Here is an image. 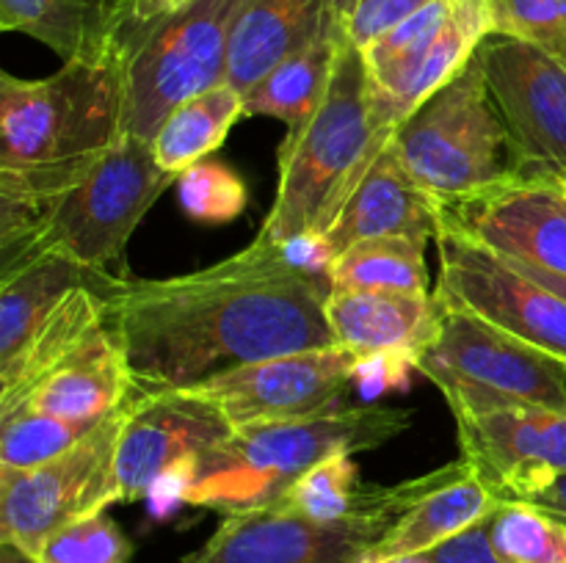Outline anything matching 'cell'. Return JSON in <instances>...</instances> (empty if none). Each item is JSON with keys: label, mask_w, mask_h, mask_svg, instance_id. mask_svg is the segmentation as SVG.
<instances>
[{"label": "cell", "mask_w": 566, "mask_h": 563, "mask_svg": "<svg viewBox=\"0 0 566 563\" xmlns=\"http://www.w3.org/2000/svg\"><path fill=\"white\" fill-rule=\"evenodd\" d=\"M492 33L531 42L566 66V0H490Z\"/></svg>", "instance_id": "obj_35"}, {"label": "cell", "mask_w": 566, "mask_h": 563, "mask_svg": "<svg viewBox=\"0 0 566 563\" xmlns=\"http://www.w3.org/2000/svg\"><path fill=\"white\" fill-rule=\"evenodd\" d=\"M558 180H562V185H564V191H566V171H564V174H558Z\"/></svg>", "instance_id": "obj_44"}, {"label": "cell", "mask_w": 566, "mask_h": 563, "mask_svg": "<svg viewBox=\"0 0 566 563\" xmlns=\"http://www.w3.org/2000/svg\"><path fill=\"white\" fill-rule=\"evenodd\" d=\"M343 42L346 28L335 14H329L313 42L287 55L243 94L247 116H274L291 130L302 127L329 92Z\"/></svg>", "instance_id": "obj_24"}, {"label": "cell", "mask_w": 566, "mask_h": 563, "mask_svg": "<svg viewBox=\"0 0 566 563\" xmlns=\"http://www.w3.org/2000/svg\"><path fill=\"white\" fill-rule=\"evenodd\" d=\"M490 535L503 563H566V524L534 502H497Z\"/></svg>", "instance_id": "obj_30"}, {"label": "cell", "mask_w": 566, "mask_h": 563, "mask_svg": "<svg viewBox=\"0 0 566 563\" xmlns=\"http://www.w3.org/2000/svg\"><path fill=\"white\" fill-rule=\"evenodd\" d=\"M374 160L368 70L346 36L324 103L302 127L287 130L274 208L258 237L285 246L302 235H326Z\"/></svg>", "instance_id": "obj_4"}, {"label": "cell", "mask_w": 566, "mask_h": 563, "mask_svg": "<svg viewBox=\"0 0 566 563\" xmlns=\"http://www.w3.org/2000/svg\"><path fill=\"white\" fill-rule=\"evenodd\" d=\"M423 237H368L332 259L326 279L335 290L434 293L429 287Z\"/></svg>", "instance_id": "obj_27"}, {"label": "cell", "mask_w": 566, "mask_h": 563, "mask_svg": "<svg viewBox=\"0 0 566 563\" xmlns=\"http://www.w3.org/2000/svg\"><path fill=\"white\" fill-rule=\"evenodd\" d=\"M497 497L475 478L473 469L459 458L448 464L440 484L431 486L415 506H409L381 535L370 557L418 555L440 546L442 541L464 533L497 508Z\"/></svg>", "instance_id": "obj_23"}, {"label": "cell", "mask_w": 566, "mask_h": 563, "mask_svg": "<svg viewBox=\"0 0 566 563\" xmlns=\"http://www.w3.org/2000/svg\"><path fill=\"white\" fill-rule=\"evenodd\" d=\"M329 282L276 243L169 279H130L111 298L136 395L186 390L216 373L282 353L337 346L326 320Z\"/></svg>", "instance_id": "obj_1"}, {"label": "cell", "mask_w": 566, "mask_h": 563, "mask_svg": "<svg viewBox=\"0 0 566 563\" xmlns=\"http://www.w3.org/2000/svg\"><path fill=\"white\" fill-rule=\"evenodd\" d=\"M193 0H103V53L125 64L130 50Z\"/></svg>", "instance_id": "obj_36"}, {"label": "cell", "mask_w": 566, "mask_h": 563, "mask_svg": "<svg viewBox=\"0 0 566 563\" xmlns=\"http://www.w3.org/2000/svg\"><path fill=\"white\" fill-rule=\"evenodd\" d=\"M359 357L343 346L282 353L216 373L191 390L208 397L232 428L337 412Z\"/></svg>", "instance_id": "obj_13"}, {"label": "cell", "mask_w": 566, "mask_h": 563, "mask_svg": "<svg viewBox=\"0 0 566 563\" xmlns=\"http://www.w3.org/2000/svg\"><path fill=\"white\" fill-rule=\"evenodd\" d=\"M492 36L490 0H453V14L420 59L381 75H368V116L374 127V155L392 141L398 127L446 86Z\"/></svg>", "instance_id": "obj_17"}, {"label": "cell", "mask_w": 566, "mask_h": 563, "mask_svg": "<svg viewBox=\"0 0 566 563\" xmlns=\"http://www.w3.org/2000/svg\"><path fill=\"white\" fill-rule=\"evenodd\" d=\"M0 28L48 44L61 61L103 53V0H0Z\"/></svg>", "instance_id": "obj_28"}, {"label": "cell", "mask_w": 566, "mask_h": 563, "mask_svg": "<svg viewBox=\"0 0 566 563\" xmlns=\"http://www.w3.org/2000/svg\"><path fill=\"white\" fill-rule=\"evenodd\" d=\"M429 3L434 0H357L343 20V28L354 47L363 50Z\"/></svg>", "instance_id": "obj_37"}, {"label": "cell", "mask_w": 566, "mask_h": 563, "mask_svg": "<svg viewBox=\"0 0 566 563\" xmlns=\"http://www.w3.org/2000/svg\"><path fill=\"white\" fill-rule=\"evenodd\" d=\"M412 428L407 408L354 406L318 417L235 428L191 469L182 502L224 517L269 508L310 467L335 453H365Z\"/></svg>", "instance_id": "obj_3"}, {"label": "cell", "mask_w": 566, "mask_h": 563, "mask_svg": "<svg viewBox=\"0 0 566 563\" xmlns=\"http://www.w3.org/2000/svg\"><path fill=\"white\" fill-rule=\"evenodd\" d=\"M392 147L434 202L473 193L520 169L479 55L398 127Z\"/></svg>", "instance_id": "obj_7"}, {"label": "cell", "mask_w": 566, "mask_h": 563, "mask_svg": "<svg viewBox=\"0 0 566 563\" xmlns=\"http://www.w3.org/2000/svg\"><path fill=\"white\" fill-rule=\"evenodd\" d=\"M249 0H193L158 22L125 59V132L153 141L166 116L227 77L232 31Z\"/></svg>", "instance_id": "obj_9"}, {"label": "cell", "mask_w": 566, "mask_h": 563, "mask_svg": "<svg viewBox=\"0 0 566 563\" xmlns=\"http://www.w3.org/2000/svg\"><path fill=\"white\" fill-rule=\"evenodd\" d=\"M501 257H503V254H501ZM506 259L514 265V268L523 270L525 276H531V279H536V282H539V285L551 287L553 293H558V296L566 298V276L564 274H556V270L539 268V265L523 263V259H514V257H506Z\"/></svg>", "instance_id": "obj_40"}, {"label": "cell", "mask_w": 566, "mask_h": 563, "mask_svg": "<svg viewBox=\"0 0 566 563\" xmlns=\"http://www.w3.org/2000/svg\"><path fill=\"white\" fill-rule=\"evenodd\" d=\"M232 431L230 419L191 386L133 395L116 456L119 502L149 497L160 478L193 469Z\"/></svg>", "instance_id": "obj_15"}, {"label": "cell", "mask_w": 566, "mask_h": 563, "mask_svg": "<svg viewBox=\"0 0 566 563\" xmlns=\"http://www.w3.org/2000/svg\"><path fill=\"white\" fill-rule=\"evenodd\" d=\"M457 431L462 461L501 502H528L566 475V412L509 406L459 417Z\"/></svg>", "instance_id": "obj_16"}, {"label": "cell", "mask_w": 566, "mask_h": 563, "mask_svg": "<svg viewBox=\"0 0 566 563\" xmlns=\"http://www.w3.org/2000/svg\"><path fill=\"white\" fill-rule=\"evenodd\" d=\"M451 14L453 0H434L426 9H420L418 14L407 17L396 28H390L385 36L370 42L368 47L359 50L368 75L392 72L398 66H407L415 59H420L431 47V42L440 36V31L448 25Z\"/></svg>", "instance_id": "obj_34"}, {"label": "cell", "mask_w": 566, "mask_h": 563, "mask_svg": "<svg viewBox=\"0 0 566 563\" xmlns=\"http://www.w3.org/2000/svg\"><path fill=\"white\" fill-rule=\"evenodd\" d=\"M180 204L199 224H230L247 208V185L221 160L202 158L177 177Z\"/></svg>", "instance_id": "obj_32"}, {"label": "cell", "mask_w": 566, "mask_h": 563, "mask_svg": "<svg viewBox=\"0 0 566 563\" xmlns=\"http://www.w3.org/2000/svg\"><path fill=\"white\" fill-rule=\"evenodd\" d=\"M434 241L440 252L437 298L470 309L566 362V298L462 232L437 226Z\"/></svg>", "instance_id": "obj_11"}, {"label": "cell", "mask_w": 566, "mask_h": 563, "mask_svg": "<svg viewBox=\"0 0 566 563\" xmlns=\"http://www.w3.org/2000/svg\"><path fill=\"white\" fill-rule=\"evenodd\" d=\"M125 64L72 59L39 81L0 75V257L31 232L39 210L81 182L125 136Z\"/></svg>", "instance_id": "obj_2"}, {"label": "cell", "mask_w": 566, "mask_h": 563, "mask_svg": "<svg viewBox=\"0 0 566 563\" xmlns=\"http://www.w3.org/2000/svg\"><path fill=\"white\" fill-rule=\"evenodd\" d=\"M385 486H365L354 453H335L293 480L271 506L318 522H337L379 500Z\"/></svg>", "instance_id": "obj_29"}, {"label": "cell", "mask_w": 566, "mask_h": 563, "mask_svg": "<svg viewBox=\"0 0 566 563\" xmlns=\"http://www.w3.org/2000/svg\"><path fill=\"white\" fill-rule=\"evenodd\" d=\"M492 99L512 132L520 169L566 171V66L531 42L486 36L475 50Z\"/></svg>", "instance_id": "obj_14"}, {"label": "cell", "mask_w": 566, "mask_h": 563, "mask_svg": "<svg viewBox=\"0 0 566 563\" xmlns=\"http://www.w3.org/2000/svg\"><path fill=\"white\" fill-rule=\"evenodd\" d=\"M127 276L103 274L64 254H39L0 274V362L14 357L33 326L77 285L116 287Z\"/></svg>", "instance_id": "obj_25"}, {"label": "cell", "mask_w": 566, "mask_h": 563, "mask_svg": "<svg viewBox=\"0 0 566 563\" xmlns=\"http://www.w3.org/2000/svg\"><path fill=\"white\" fill-rule=\"evenodd\" d=\"M97 423L53 417L36 408H17L0 417V467L31 469L70 450Z\"/></svg>", "instance_id": "obj_31"}, {"label": "cell", "mask_w": 566, "mask_h": 563, "mask_svg": "<svg viewBox=\"0 0 566 563\" xmlns=\"http://www.w3.org/2000/svg\"><path fill=\"white\" fill-rule=\"evenodd\" d=\"M437 304L440 326L434 340L420 351L418 373L442 392L453 417L509 406L566 412V362L470 309L442 298Z\"/></svg>", "instance_id": "obj_6"}, {"label": "cell", "mask_w": 566, "mask_h": 563, "mask_svg": "<svg viewBox=\"0 0 566 563\" xmlns=\"http://www.w3.org/2000/svg\"><path fill=\"white\" fill-rule=\"evenodd\" d=\"M133 395H136V379H133L125 346L119 334L105 323L17 408H36L53 417L77 419V423H99L125 406Z\"/></svg>", "instance_id": "obj_20"}, {"label": "cell", "mask_w": 566, "mask_h": 563, "mask_svg": "<svg viewBox=\"0 0 566 563\" xmlns=\"http://www.w3.org/2000/svg\"><path fill=\"white\" fill-rule=\"evenodd\" d=\"M387 235H409L423 241L437 237L434 199L412 180L392 141L359 177L335 224L321 237L329 257L335 259L354 243Z\"/></svg>", "instance_id": "obj_19"}, {"label": "cell", "mask_w": 566, "mask_h": 563, "mask_svg": "<svg viewBox=\"0 0 566 563\" xmlns=\"http://www.w3.org/2000/svg\"><path fill=\"white\" fill-rule=\"evenodd\" d=\"M241 116H247L243 94L230 83H219L186 99L166 116L149 141L155 163L169 174L180 177L188 166L213 155Z\"/></svg>", "instance_id": "obj_26"}, {"label": "cell", "mask_w": 566, "mask_h": 563, "mask_svg": "<svg viewBox=\"0 0 566 563\" xmlns=\"http://www.w3.org/2000/svg\"><path fill=\"white\" fill-rule=\"evenodd\" d=\"M0 563H39V561L33 555H28V552H22L20 546L0 541Z\"/></svg>", "instance_id": "obj_41"}, {"label": "cell", "mask_w": 566, "mask_h": 563, "mask_svg": "<svg viewBox=\"0 0 566 563\" xmlns=\"http://www.w3.org/2000/svg\"><path fill=\"white\" fill-rule=\"evenodd\" d=\"M127 403L61 456L31 469L0 467V541L36 557L44 541L66 524L119 502L116 456Z\"/></svg>", "instance_id": "obj_10"}, {"label": "cell", "mask_w": 566, "mask_h": 563, "mask_svg": "<svg viewBox=\"0 0 566 563\" xmlns=\"http://www.w3.org/2000/svg\"><path fill=\"white\" fill-rule=\"evenodd\" d=\"M116 287L77 285L33 326L14 357L0 362V414L20 406L70 353H75L99 326L108 323L111 298Z\"/></svg>", "instance_id": "obj_21"}, {"label": "cell", "mask_w": 566, "mask_h": 563, "mask_svg": "<svg viewBox=\"0 0 566 563\" xmlns=\"http://www.w3.org/2000/svg\"><path fill=\"white\" fill-rule=\"evenodd\" d=\"M332 0H249L232 31L224 83L247 94L276 64L313 42Z\"/></svg>", "instance_id": "obj_22"}, {"label": "cell", "mask_w": 566, "mask_h": 563, "mask_svg": "<svg viewBox=\"0 0 566 563\" xmlns=\"http://www.w3.org/2000/svg\"><path fill=\"white\" fill-rule=\"evenodd\" d=\"M175 182V174L155 163L149 141L125 132L81 182L39 210L25 241L0 257V274L39 254H64L92 270L116 274L133 230Z\"/></svg>", "instance_id": "obj_5"}, {"label": "cell", "mask_w": 566, "mask_h": 563, "mask_svg": "<svg viewBox=\"0 0 566 563\" xmlns=\"http://www.w3.org/2000/svg\"><path fill=\"white\" fill-rule=\"evenodd\" d=\"M354 3H357V0H332V14L337 17V20H346V14L348 11L354 9Z\"/></svg>", "instance_id": "obj_43"}, {"label": "cell", "mask_w": 566, "mask_h": 563, "mask_svg": "<svg viewBox=\"0 0 566 563\" xmlns=\"http://www.w3.org/2000/svg\"><path fill=\"white\" fill-rule=\"evenodd\" d=\"M365 563H429L426 561V552H418V555H401V557H368Z\"/></svg>", "instance_id": "obj_42"}, {"label": "cell", "mask_w": 566, "mask_h": 563, "mask_svg": "<svg viewBox=\"0 0 566 563\" xmlns=\"http://www.w3.org/2000/svg\"><path fill=\"white\" fill-rule=\"evenodd\" d=\"M133 544L108 513H94L75 524H66L44 541L39 563H127Z\"/></svg>", "instance_id": "obj_33"}, {"label": "cell", "mask_w": 566, "mask_h": 563, "mask_svg": "<svg viewBox=\"0 0 566 563\" xmlns=\"http://www.w3.org/2000/svg\"><path fill=\"white\" fill-rule=\"evenodd\" d=\"M429 563H503L490 535V517L426 552Z\"/></svg>", "instance_id": "obj_38"}, {"label": "cell", "mask_w": 566, "mask_h": 563, "mask_svg": "<svg viewBox=\"0 0 566 563\" xmlns=\"http://www.w3.org/2000/svg\"><path fill=\"white\" fill-rule=\"evenodd\" d=\"M437 226L566 276V191L558 174L517 169L464 196L434 202Z\"/></svg>", "instance_id": "obj_12"}, {"label": "cell", "mask_w": 566, "mask_h": 563, "mask_svg": "<svg viewBox=\"0 0 566 563\" xmlns=\"http://www.w3.org/2000/svg\"><path fill=\"white\" fill-rule=\"evenodd\" d=\"M446 467L385 486L379 500L337 522H318L285 508H258L221 519L216 533L182 563H365L409 506L440 484Z\"/></svg>", "instance_id": "obj_8"}, {"label": "cell", "mask_w": 566, "mask_h": 563, "mask_svg": "<svg viewBox=\"0 0 566 563\" xmlns=\"http://www.w3.org/2000/svg\"><path fill=\"white\" fill-rule=\"evenodd\" d=\"M528 502H534V506H539L542 511L553 513V517L562 519V522L566 524V475L553 480L547 489H542L539 495L531 497Z\"/></svg>", "instance_id": "obj_39"}, {"label": "cell", "mask_w": 566, "mask_h": 563, "mask_svg": "<svg viewBox=\"0 0 566 563\" xmlns=\"http://www.w3.org/2000/svg\"><path fill=\"white\" fill-rule=\"evenodd\" d=\"M326 320L337 346L357 357H418L437 334L440 304L434 293L335 290L326 296Z\"/></svg>", "instance_id": "obj_18"}]
</instances>
